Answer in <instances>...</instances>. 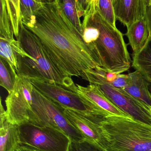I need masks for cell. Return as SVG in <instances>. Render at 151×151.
<instances>
[{"label": "cell", "instance_id": "1", "mask_svg": "<svg viewBox=\"0 0 151 151\" xmlns=\"http://www.w3.org/2000/svg\"><path fill=\"white\" fill-rule=\"evenodd\" d=\"M21 22L40 39L63 75L86 80V72L98 67L83 36L64 13L59 0L44 3L30 19Z\"/></svg>", "mask_w": 151, "mask_h": 151}, {"label": "cell", "instance_id": "2", "mask_svg": "<svg viewBox=\"0 0 151 151\" xmlns=\"http://www.w3.org/2000/svg\"><path fill=\"white\" fill-rule=\"evenodd\" d=\"M83 38L98 67L121 73L131 68L132 62L123 34L97 11L82 25Z\"/></svg>", "mask_w": 151, "mask_h": 151}, {"label": "cell", "instance_id": "3", "mask_svg": "<svg viewBox=\"0 0 151 151\" xmlns=\"http://www.w3.org/2000/svg\"><path fill=\"white\" fill-rule=\"evenodd\" d=\"M17 40L20 42L26 54L18 56V71L17 74L29 78H37L56 83L65 88L74 91L76 84L72 77L63 75L55 66L44 49L41 42L35 34L28 30L22 22Z\"/></svg>", "mask_w": 151, "mask_h": 151}, {"label": "cell", "instance_id": "4", "mask_svg": "<svg viewBox=\"0 0 151 151\" xmlns=\"http://www.w3.org/2000/svg\"><path fill=\"white\" fill-rule=\"evenodd\" d=\"M105 151H151V126L131 118L109 115L100 123Z\"/></svg>", "mask_w": 151, "mask_h": 151}, {"label": "cell", "instance_id": "5", "mask_svg": "<svg viewBox=\"0 0 151 151\" xmlns=\"http://www.w3.org/2000/svg\"><path fill=\"white\" fill-rule=\"evenodd\" d=\"M29 78L35 88L64 108L70 109L84 117L100 121L111 115L95 103L75 91L48 80Z\"/></svg>", "mask_w": 151, "mask_h": 151}, {"label": "cell", "instance_id": "6", "mask_svg": "<svg viewBox=\"0 0 151 151\" xmlns=\"http://www.w3.org/2000/svg\"><path fill=\"white\" fill-rule=\"evenodd\" d=\"M28 123L39 127H50L64 133L71 141L85 140L82 134L69 122L64 108L34 87L32 109Z\"/></svg>", "mask_w": 151, "mask_h": 151}, {"label": "cell", "instance_id": "7", "mask_svg": "<svg viewBox=\"0 0 151 151\" xmlns=\"http://www.w3.org/2000/svg\"><path fill=\"white\" fill-rule=\"evenodd\" d=\"M20 146L37 151H68L71 140L66 134L50 127L27 123L19 126Z\"/></svg>", "mask_w": 151, "mask_h": 151}, {"label": "cell", "instance_id": "8", "mask_svg": "<svg viewBox=\"0 0 151 151\" xmlns=\"http://www.w3.org/2000/svg\"><path fill=\"white\" fill-rule=\"evenodd\" d=\"M33 88L29 77L15 76L13 89L5 100L6 119L11 124L19 126L29 122Z\"/></svg>", "mask_w": 151, "mask_h": 151}, {"label": "cell", "instance_id": "9", "mask_svg": "<svg viewBox=\"0 0 151 151\" xmlns=\"http://www.w3.org/2000/svg\"><path fill=\"white\" fill-rule=\"evenodd\" d=\"M90 84L96 85L107 98L129 117L151 126V113L149 106L123 89L116 88L105 82L92 80Z\"/></svg>", "mask_w": 151, "mask_h": 151}, {"label": "cell", "instance_id": "10", "mask_svg": "<svg viewBox=\"0 0 151 151\" xmlns=\"http://www.w3.org/2000/svg\"><path fill=\"white\" fill-rule=\"evenodd\" d=\"M64 113L69 122L84 137L104 150V137L100 127L102 122L84 117L72 110L64 108Z\"/></svg>", "mask_w": 151, "mask_h": 151}, {"label": "cell", "instance_id": "11", "mask_svg": "<svg viewBox=\"0 0 151 151\" xmlns=\"http://www.w3.org/2000/svg\"><path fill=\"white\" fill-rule=\"evenodd\" d=\"M113 5L116 19L126 27L146 15L144 0H115Z\"/></svg>", "mask_w": 151, "mask_h": 151}, {"label": "cell", "instance_id": "12", "mask_svg": "<svg viewBox=\"0 0 151 151\" xmlns=\"http://www.w3.org/2000/svg\"><path fill=\"white\" fill-rule=\"evenodd\" d=\"M126 36L133 55L140 52L150 40L151 33L147 15L127 27Z\"/></svg>", "mask_w": 151, "mask_h": 151}, {"label": "cell", "instance_id": "13", "mask_svg": "<svg viewBox=\"0 0 151 151\" xmlns=\"http://www.w3.org/2000/svg\"><path fill=\"white\" fill-rule=\"evenodd\" d=\"M0 107V151H17L20 146L19 126L7 121L6 111L2 104Z\"/></svg>", "mask_w": 151, "mask_h": 151}, {"label": "cell", "instance_id": "14", "mask_svg": "<svg viewBox=\"0 0 151 151\" xmlns=\"http://www.w3.org/2000/svg\"><path fill=\"white\" fill-rule=\"evenodd\" d=\"M74 91L84 96L111 115L130 118L113 104L95 84H90L87 87H83L76 84Z\"/></svg>", "mask_w": 151, "mask_h": 151}, {"label": "cell", "instance_id": "15", "mask_svg": "<svg viewBox=\"0 0 151 151\" xmlns=\"http://www.w3.org/2000/svg\"><path fill=\"white\" fill-rule=\"evenodd\" d=\"M127 75V84L123 89L139 101L151 107L150 83L137 71L128 73Z\"/></svg>", "mask_w": 151, "mask_h": 151}, {"label": "cell", "instance_id": "16", "mask_svg": "<svg viewBox=\"0 0 151 151\" xmlns=\"http://www.w3.org/2000/svg\"><path fill=\"white\" fill-rule=\"evenodd\" d=\"M22 49L19 41L0 37L1 58L8 63L15 76L18 71V55Z\"/></svg>", "mask_w": 151, "mask_h": 151}, {"label": "cell", "instance_id": "17", "mask_svg": "<svg viewBox=\"0 0 151 151\" xmlns=\"http://www.w3.org/2000/svg\"><path fill=\"white\" fill-rule=\"evenodd\" d=\"M86 75V81H88L98 80L119 88H124L127 84V74H117L106 71L100 67L87 71Z\"/></svg>", "mask_w": 151, "mask_h": 151}, {"label": "cell", "instance_id": "18", "mask_svg": "<svg viewBox=\"0 0 151 151\" xmlns=\"http://www.w3.org/2000/svg\"><path fill=\"white\" fill-rule=\"evenodd\" d=\"M132 65L149 83H151V38L140 52L133 55Z\"/></svg>", "mask_w": 151, "mask_h": 151}, {"label": "cell", "instance_id": "19", "mask_svg": "<svg viewBox=\"0 0 151 151\" xmlns=\"http://www.w3.org/2000/svg\"><path fill=\"white\" fill-rule=\"evenodd\" d=\"M64 13L79 33L83 36V29L81 17H83L76 0H59Z\"/></svg>", "mask_w": 151, "mask_h": 151}, {"label": "cell", "instance_id": "20", "mask_svg": "<svg viewBox=\"0 0 151 151\" xmlns=\"http://www.w3.org/2000/svg\"><path fill=\"white\" fill-rule=\"evenodd\" d=\"M0 37L9 40L14 39L5 0H0Z\"/></svg>", "mask_w": 151, "mask_h": 151}, {"label": "cell", "instance_id": "21", "mask_svg": "<svg viewBox=\"0 0 151 151\" xmlns=\"http://www.w3.org/2000/svg\"><path fill=\"white\" fill-rule=\"evenodd\" d=\"M15 76L8 63L0 58V85L10 93L13 89Z\"/></svg>", "mask_w": 151, "mask_h": 151}, {"label": "cell", "instance_id": "22", "mask_svg": "<svg viewBox=\"0 0 151 151\" xmlns=\"http://www.w3.org/2000/svg\"><path fill=\"white\" fill-rule=\"evenodd\" d=\"M44 3L35 0H20L21 21H26L30 19L42 8Z\"/></svg>", "mask_w": 151, "mask_h": 151}, {"label": "cell", "instance_id": "23", "mask_svg": "<svg viewBox=\"0 0 151 151\" xmlns=\"http://www.w3.org/2000/svg\"><path fill=\"white\" fill-rule=\"evenodd\" d=\"M98 11L107 22L113 26L116 27L117 19L112 0H99Z\"/></svg>", "mask_w": 151, "mask_h": 151}, {"label": "cell", "instance_id": "24", "mask_svg": "<svg viewBox=\"0 0 151 151\" xmlns=\"http://www.w3.org/2000/svg\"><path fill=\"white\" fill-rule=\"evenodd\" d=\"M68 151H105L95 144L87 140L71 141Z\"/></svg>", "mask_w": 151, "mask_h": 151}, {"label": "cell", "instance_id": "25", "mask_svg": "<svg viewBox=\"0 0 151 151\" xmlns=\"http://www.w3.org/2000/svg\"><path fill=\"white\" fill-rule=\"evenodd\" d=\"M99 0H88L82 22L85 23L98 9Z\"/></svg>", "mask_w": 151, "mask_h": 151}, {"label": "cell", "instance_id": "26", "mask_svg": "<svg viewBox=\"0 0 151 151\" xmlns=\"http://www.w3.org/2000/svg\"><path fill=\"white\" fill-rule=\"evenodd\" d=\"M79 5V9L83 17L85 15V11L87 6L88 0H76Z\"/></svg>", "mask_w": 151, "mask_h": 151}, {"label": "cell", "instance_id": "27", "mask_svg": "<svg viewBox=\"0 0 151 151\" xmlns=\"http://www.w3.org/2000/svg\"><path fill=\"white\" fill-rule=\"evenodd\" d=\"M146 15H147V19H148L149 26H150L151 36V6L147 7V9H146Z\"/></svg>", "mask_w": 151, "mask_h": 151}, {"label": "cell", "instance_id": "28", "mask_svg": "<svg viewBox=\"0 0 151 151\" xmlns=\"http://www.w3.org/2000/svg\"><path fill=\"white\" fill-rule=\"evenodd\" d=\"M17 151H37L35 150H31V149H27V148H24V147H20L18 149Z\"/></svg>", "mask_w": 151, "mask_h": 151}, {"label": "cell", "instance_id": "29", "mask_svg": "<svg viewBox=\"0 0 151 151\" xmlns=\"http://www.w3.org/2000/svg\"><path fill=\"white\" fill-rule=\"evenodd\" d=\"M146 7L151 6V0H144Z\"/></svg>", "mask_w": 151, "mask_h": 151}, {"label": "cell", "instance_id": "30", "mask_svg": "<svg viewBox=\"0 0 151 151\" xmlns=\"http://www.w3.org/2000/svg\"><path fill=\"white\" fill-rule=\"evenodd\" d=\"M35 1H37L40 2L41 3H45L46 2L45 0H35Z\"/></svg>", "mask_w": 151, "mask_h": 151}, {"label": "cell", "instance_id": "31", "mask_svg": "<svg viewBox=\"0 0 151 151\" xmlns=\"http://www.w3.org/2000/svg\"><path fill=\"white\" fill-rule=\"evenodd\" d=\"M54 0H45L46 2H51L53 1Z\"/></svg>", "mask_w": 151, "mask_h": 151}, {"label": "cell", "instance_id": "32", "mask_svg": "<svg viewBox=\"0 0 151 151\" xmlns=\"http://www.w3.org/2000/svg\"><path fill=\"white\" fill-rule=\"evenodd\" d=\"M149 89H150V91L151 93V83H150L149 84Z\"/></svg>", "mask_w": 151, "mask_h": 151}, {"label": "cell", "instance_id": "33", "mask_svg": "<svg viewBox=\"0 0 151 151\" xmlns=\"http://www.w3.org/2000/svg\"><path fill=\"white\" fill-rule=\"evenodd\" d=\"M149 109H150V112L151 113V106H149Z\"/></svg>", "mask_w": 151, "mask_h": 151}, {"label": "cell", "instance_id": "34", "mask_svg": "<svg viewBox=\"0 0 151 151\" xmlns=\"http://www.w3.org/2000/svg\"><path fill=\"white\" fill-rule=\"evenodd\" d=\"M112 1H113V2L114 1H115V0H112Z\"/></svg>", "mask_w": 151, "mask_h": 151}]
</instances>
